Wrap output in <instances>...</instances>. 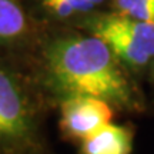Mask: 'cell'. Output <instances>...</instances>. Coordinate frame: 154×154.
<instances>
[{
    "label": "cell",
    "mask_w": 154,
    "mask_h": 154,
    "mask_svg": "<svg viewBox=\"0 0 154 154\" xmlns=\"http://www.w3.org/2000/svg\"><path fill=\"white\" fill-rule=\"evenodd\" d=\"M33 33V22L22 0H0V53L23 47Z\"/></svg>",
    "instance_id": "obj_5"
},
{
    "label": "cell",
    "mask_w": 154,
    "mask_h": 154,
    "mask_svg": "<svg viewBox=\"0 0 154 154\" xmlns=\"http://www.w3.org/2000/svg\"><path fill=\"white\" fill-rule=\"evenodd\" d=\"M86 27L96 37L101 38L114 56L127 66L138 69L144 67L151 56L140 46L128 33L119 29L111 22L109 14H99L86 22Z\"/></svg>",
    "instance_id": "obj_4"
},
{
    "label": "cell",
    "mask_w": 154,
    "mask_h": 154,
    "mask_svg": "<svg viewBox=\"0 0 154 154\" xmlns=\"http://www.w3.org/2000/svg\"><path fill=\"white\" fill-rule=\"evenodd\" d=\"M33 136V114L16 70L0 53V154H14Z\"/></svg>",
    "instance_id": "obj_2"
},
{
    "label": "cell",
    "mask_w": 154,
    "mask_h": 154,
    "mask_svg": "<svg viewBox=\"0 0 154 154\" xmlns=\"http://www.w3.org/2000/svg\"><path fill=\"white\" fill-rule=\"evenodd\" d=\"M106 0H42L43 6L57 17H72L87 14Z\"/></svg>",
    "instance_id": "obj_7"
},
{
    "label": "cell",
    "mask_w": 154,
    "mask_h": 154,
    "mask_svg": "<svg viewBox=\"0 0 154 154\" xmlns=\"http://www.w3.org/2000/svg\"><path fill=\"white\" fill-rule=\"evenodd\" d=\"M133 136L127 128L107 123L93 134L83 138L82 154H130Z\"/></svg>",
    "instance_id": "obj_6"
},
{
    "label": "cell",
    "mask_w": 154,
    "mask_h": 154,
    "mask_svg": "<svg viewBox=\"0 0 154 154\" xmlns=\"http://www.w3.org/2000/svg\"><path fill=\"white\" fill-rule=\"evenodd\" d=\"M113 110L109 101L93 96H69L61 104L60 124L67 136L86 138L99 128L111 123Z\"/></svg>",
    "instance_id": "obj_3"
},
{
    "label": "cell",
    "mask_w": 154,
    "mask_h": 154,
    "mask_svg": "<svg viewBox=\"0 0 154 154\" xmlns=\"http://www.w3.org/2000/svg\"><path fill=\"white\" fill-rule=\"evenodd\" d=\"M116 13L154 23V0H113Z\"/></svg>",
    "instance_id": "obj_8"
},
{
    "label": "cell",
    "mask_w": 154,
    "mask_h": 154,
    "mask_svg": "<svg viewBox=\"0 0 154 154\" xmlns=\"http://www.w3.org/2000/svg\"><path fill=\"white\" fill-rule=\"evenodd\" d=\"M46 66L51 80L69 96L99 97L110 104H130V84L110 47L93 34H67L50 42Z\"/></svg>",
    "instance_id": "obj_1"
}]
</instances>
